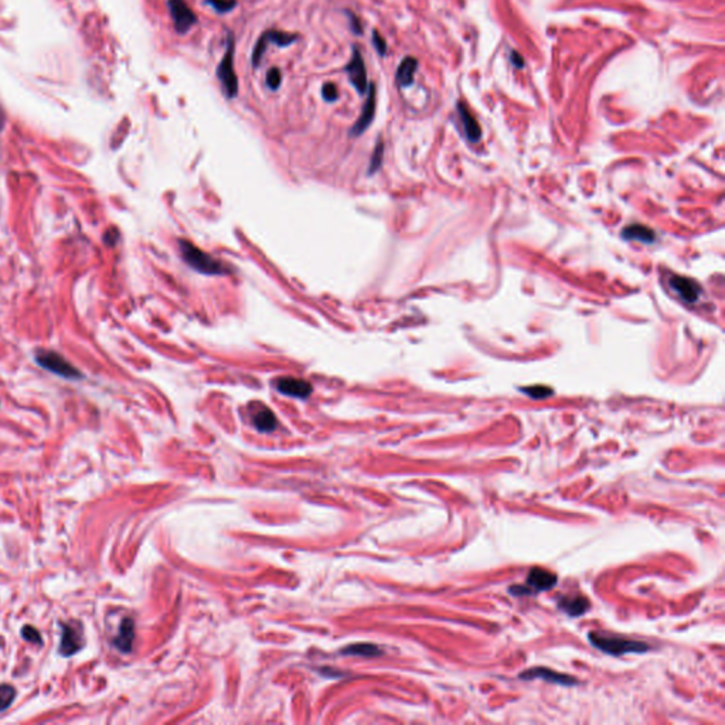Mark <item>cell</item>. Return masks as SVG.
<instances>
[{
    "label": "cell",
    "mask_w": 725,
    "mask_h": 725,
    "mask_svg": "<svg viewBox=\"0 0 725 725\" xmlns=\"http://www.w3.org/2000/svg\"><path fill=\"white\" fill-rule=\"evenodd\" d=\"M282 84V73L278 67H272L267 73V85L271 91H276Z\"/></svg>",
    "instance_id": "cb8c5ba5"
},
{
    "label": "cell",
    "mask_w": 725,
    "mask_h": 725,
    "mask_svg": "<svg viewBox=\"0 0 725 725\" xmlns=\"http://www.w3.org/2000/svg\"><path fill=\"white\" fill-rule=\"evenodd\" d=\"M85 639L82 632V625L78 622L63 623L61 625V642L59 653L61 656L70 657L78 653L84 648Z\"/></svg>",
    "instance_id": "5b68a950"
},
{
    "label": "cell",
    "mask_w": 725,
    "mask_h": 725,
    "mask_svg": "<svg viewBox=\"0 0 725 725\" xmlns=\"http://www.w3.org/2000/svg\"><path fill=\"white\" fill-rule=\"evenodd\" d=\"M520 679L521 680L540 679V680H544V682H548V683H554V685H560V686H575L578 683L576 679L572 678V675H568V674H564V673H558V671L550 670L547 667L528 668V670H525L524 673L520 674Z\"/></svg>",
    "instance_id": "ba28073f"
},
{
    "label": "cell",
    "mask_w": 725,
    "mask_h": 725,
    "mask_svg": "<svg viewBox=\"0 0 725 725\" xmlns=\"http://www.w3.org/2000/svg\"><path fill=\"white\" fill-rule=\"evenodd\" d=\"M36 361L44 370L50 371L56 375H60L66 380H80L82 374L61 354L52 350H38L36 353Z\"/></svg>",
    "instance_id": "277c9868"
},
{
    "label": "cell",
    "mask_w": 725,
    "mask_h": 725,
    "mask_svg": "<svg viewBox=\"0 0 725 725\" xmlns=\"http://www.w3.org/2000/svg\"><path fill=\"white\" fill-rule=\"evenodd\" d=\"M367 100H366V104L363 107V111H361V115L360 118L356 121V124L353 125V128L350 129V135L352 136H360L361 133L366 132V129L371 125L374 117H375V107H377V88H375V84H368V89H367Z\"/></svg>",
    "instance_id": "9c48e42d"
},
{
    "label": "cell",
    "mask_w": 725,
    "mask_h": 725,
    "mask_svg": "<svg viewBox=\"0 0 725 725\" xmlns=\"http://www.w3.org/2000/svg\"><path fill=\"white\" fill-rule=\"evenodd\" d=\"M418 68V61L414 57H407L398 66L396 80L401 88L411 87L414 84V75Z\"/></svg>",
    "instance_id": "9a60e30c"
},
{
    "label": "cell",
    "mask_w": 725,
    "mask_h": 725,
    "mask_svg": "<svg viewBox=\"0 0 725 725\" xmlns=\"http://www.w3.org/2000/svg\"><path fill=\"white\" fill-rule=\"evenodd\" d=\"M558 608L562 609L569 616H579V615H584L588 611L590 601L581 595L564 597L558 602Z\"/></svg>",
    "instance_id": "5bb4252c"
},
{
    "label": "cell",
    "mask_w": 725,
    "mask_h": 725,
    "mask_svg": "<svg viewBox=\"0 0 725 725\" xmlns=\"http://www.w3.org/2000/svg\"><path fill=\"white\" fill-rule=\"evenodd\" d=\"M262 36L265 37L268 44L272 43L278 47H287L299 40V36L297 33H286L281 30H268Z\"/></svg>",
    "instance_id": "d6986e66"
},
{
    "label": "cell",
    "mask_w": 725,
    "mask_h": 725,
    "mask_svg": "<svg viewBox=\"0 0 725 725\" xmlns=\"http://www.w3.org/2000/svg\"><path fill=\"white\" fill-rule=\"evenodd\" d=\"M557 584V575L544 569V568H533L530 569L527 575V585L528 591L531 592H541L548 591Z\"/></svg>",
    "instance_id": "30bf717a"
},
{
    "label": "cell",
    "mask_w": 725,
    "mask_h": 725,
    "mask_svg": "<svg viewBox=\"0 0 725 725\" xmlns=\"http://www.w3.org/2000/svg\"><path fill=\"white\" fill-rule=\"evenodd\" d=\"M622 237L626 239L641 241V243H645V244H650L656 239L653 230H650L649 227L642 225V224H632L629 227H626L622 231Z\"/></svg>",
    "instance_id": "e0dca14e"
},
{
    "label": "cell",
    "mask_w": 725,
    "mask_h": 725,
    "mask_svg": "<svg viewBox=\"0 0 725 725\" xmlns=\"http://www.w3.org/2000/svg\"><path fill=\"white\" fill-rule=\"evenodd\" d=\"M523 393H525L527 396L533 397V398H537V400H541V398H547L550 396H553V390L548 389V387H544V385H535V387H528V389H523L521 390Z\"/></svg>",
    "instance_id": "603a6c76"
},
{
    "label": "cell",
    "mask_w": 725,
    "mask_h": 725,
    "mask_svg": "<svg viewBox=\"0 0 725 725\" xmlns=\"http://www.w3.org/2000/svg\"><path fill=\"white\" fill-rule=\"evenodd\" d=\"M345 15L349 17L352 31H353L356 36H361V34H363V26H361L359 17H357L353 12H350V10H345Z\"/></svg>",
    "instance_id": "f1b7e54d"
},
{
    "label": "cell",
    "mask_w": 725,
    "mask_h": 725,
    "mask_svg": "<svg viewBox=\"0 0 725 725\" xmlns=\"http://www.w3.org/2000/svg\"><path fill=\"white\" fill-rule=\"evenodd\" d=\"M3 124H5V115H3V111L0 110V129L3 128Z\"/></svg>",
    "instance_id": "4dcf8cb0"
},
{
    "label": "cell",
    "mask_w": 725,
    "mask_h": 725,
    "mask_svg": "<svg viewBox=\"0 0 725 725\" xmlns=\"http://www.w3.org/2000/svg\"><path fill=\"white\" fill-rule=\"evenodd\" d=\"M458 112H459V118L462 121V125L465 128L466 137L470 142H477L480 139V136H481V129H480L477 121L473 118V115L469 112V110L463 104L458 105Z\"/></svg>",
    "instance_id": "2e32d148"
},
{
    "label": "cell",
    "mask_w": 725,
    "mask_h": 725,
    "mask_svg": "<svg viewBox=\"0 0 725 725\" xmlns=\"http://www.w3.org/2000/svg\"><path fill=\"white\" fill-rule=\"evenodd\" d=\"M670 286L673 287L674 292H678L680 298L686 302L694 304L701 297V287L700 285L686 276H673L670 278Z\"/></svg>",
    "instance_id": "8fae6325"
},
{
    "label": "cell",
    "mask_w": 725,
    "mask_h": 725,
    "mask_svg": "<svg viewBox=\"0 0 725 725\" xmlns=\"http://www.w3.org/2000/svg\"><path fill=\"white\" fill-rule=\"evenodd\" d=\"M204 3L211 6L217 13H228L237 8V0H206Z\"/></svg>",
    "instance_id": "7402d4cb"
},
{
    "label": "cell",
    "mask_w": 725,
    "mask_h": 725,
    "mask_svg": "<svg viewBox=\"0 0 725 725\" xmlns=\"http://www.w3.org/2000/svg\"><path fill=\"white\" fill-rule=\"evenodd\" d=\"M180 253L183 260L200 274L204 275H223L228 272V268L214 257L206 254L200 248L195 247L188 241H180Z\"/></svg>",
    "instance_id": "6da1fadb"
},
{
    "label": "cell",
    "mask_w": 725,
    "mask_h": 725,
    "mask_svg": "<svg viewBox=\"0 0 725 725\" xmlns=\"http://www.w3.org/2000/svg\"><path fill=\"white\" fill-rule=\"evenodd\" d=\"M511 56H513V57H511V61L514 63V66H516L517 68H523V67H524V61H523V59H521L516 52H513Z\"/></svg>",
    "instance_id": "f546056e"
},
{
    "label": "cell",
    "mask_w": 725,
    "mask_h": 725,
    "mask_svg": "<svg viewBox=\"0 0 725 725\" xmlns=\"http://www.w3.org/2000/svg\"><path fill=\"white\" fill-rule=\"evenodd\" d=\"M22 636L23 639H26L27 642H31V643H37V645H43V639L40 636V632L36 629V627L33 626H24L22 629Z\"/></svg>",
    "instance_id": "4316f807"
},
{
    "label": "cell",
    "mask_w": 725,
    "mask_h": 725,
    "mask_svg": "<svg viewBox=\"0 0 725 725\" xmlns=\"http://www.w3.org/2000/svg\"><path fill=\"white\" fill-rule=\"evenodd\" d=\"M382 154H384V144L381 140H378L377 147L374 149V154H373V158H371V163H370V170L368 173L373 174L374 172H377L381 166V162H382Z\"/></svg>",
    "instance_id": "d4e9b609"
},
{
    "label": "cell",
    "mask_w": 725,
    "mask_h": 725,
    "mask_svg": "<svg viewBox=\"0 0 725 725\" xmlns=\"http://www.w3.org/2000/svg\"><path fill=\"white\" fill-rule=\"evenodd\" d=\"M345 71L347 73L349 81H350V84L354 87V89H356L360 95L367 94V89H368L367 70H366L364 60H363V57H361V54H360V50H359L357 47H353L352 60H350L349 64L345 67Z\"/></svg>",
    "instance_id": "52a82bcc"
},
{
    "label": "cell",
    "mask_w": 725,
    "mask_h": 725,
    "mask_svg": "<svg viewBox=\"0 0 725 725\" xmlns=\"http://www.w3.org/2000/svg\"><path fill=\"white\" fill-rule=\"evenodd\" d=\"M15 697H16L15 687H12L9 685L0 686V711L8 710L12 705V703L15 701Z\"/></svg>",
    "instance_id": "ffe728a7"
},
{
    "label": "cell",
    "mask_w": 725,
    "mask_h": 725,
    "mask_svg": "<svg viewBox=\"0 0 725 725\" xmlns=\"http://www.w3.org/2000/svg\"><path fill=\"white\" fill-rule=\"evenodd\" d=\"M322 96L323 100L327 101V103H334L337 101V98H339V92H337V88L334 84L331 82H326L322 88Z\"/></svg>",
    "instance_id": "83f0119b"
},
{
    "label": "cell",
    "mask_w": 725,
    "mask_h": 725,
    "mask_svg": "<svg viewBox=\"0 0 725 725\" xmlns=\"http://www.w3.org/2000/svg\"><path fill=\"white\" fill-rule=\"evenodd\" d=\"M276 387L282 394L295 398H308L312 394V385L308 381L294 377H285L278 380Z\"/></svg>",
    "instance_id": "7c38bea8"
},
{
    "label": "cell",
    "mask_w": 725,
    "mask_h": 725,
    "mask_svg": "<svg viewBox=\"0 0 725 725\" xmlns=\"http://www.w3.org/2000/svg\"><path fill=\"white\" fill-rule=\"evenodd\" d=\"M345 653L347 655H361V656H377L381 653V650L378 648H375L374 645H353L350 646L349 649L345 650Z\"/></svg>",
    "instance_id": "44dd1931"
},
{
    "label": "cell",
    "mask_w": 725,
    "mask_h": 725,
    "mask_svg": "<svg viewBox=\"0 0 725 725\" xmlns=\"http://www.w3.org/2000/svg\"><path fill=\"white\" fill-rule=\"evenodd\" d=\"M234 52H235V38L232 33H228L227 38V50L224 53L223 60L217 67V78L223 85L224 94L227 98L232 100L238 94V77L234 70Z\"/></svg>",
    "instance_id": "3957f363"
},
{
    "label": "cell",
    "mask_w": 725,
    "mask_h": 725,
    "mask_svg": "<svg viewBox=\"0 0 725 725\" xmlns=\"http://www.w3.org/2000/svg\"><path fill=\"white\" fill-rule=\"evenodd\" d=\"M371 43H373L375 52L378 53L380 57H384L387 54V50H389V45H387V41L384 40V37L377 30H373Z\"/></svg>",
    "instance_id": "484cf974"
},
{
    "label": "cell",
    "mask_w": 725,
    "mask_h": 725,
    "mask_svg": "<svg viewBox=\"0 0 725 725\" xmlns=\"http://www.w3.org/2000/svg\"><path fill=\"white\" fill-rule=\"evenodd\" d=\"M588 639L594 645V648L612 656H622L627 653H645L650 649V646L645 642L618 636H605L602 634L595 632H591L588 635Z\"/></svg>",
    "instance_id": "7a4b0ae2"
},
{
    "label": "cell",
    "mask_w": 725,
    "mask_h": 725,
    "mask_svg": "<svg viewBox=\"0 0 725 725\" xmlns=\"http://www.w3.org/2000/svg\"><path fill=\"white\" fill-rule=\"evenodd\" d=\"M254 425L261 432H271L276 428V418L269 408L261 407L254 412Z\"/></svg>",
    "instance_id": "ac0fdd59"
},
{
    "label": "cell",
    "mask_w": 725,
    "mask_h": 725,
    "mask_svg": "<svg viewBox=\"0 0 725 725\" xmlns=\"http://www.w3.org/2000/svg\"><path fill=\"white\" fill-rule=\"evenodd\" d=\"M167 8L179 34H186L197 23L196 13L187 6L184 0H167Z\"/></svg>",
    "instance_id": "8992f818"
},
{
    "label": "cell",
    "mask_w": 725,
    "mask_h": 725,
    "mask_svg": "<svg viewBox=\"0 0 725 725\" xmlns=\"http://www.w3.org/2000/svg\"><path fill=\"white\" fill-rule=\"evenodd\" d=\"M135 641V623L130 618H125L121 623L119 634L114 639V645L122 653H129Z\"/></svg>",
    "instance_id": "4fadbf2b"
}]
</instances>
